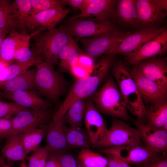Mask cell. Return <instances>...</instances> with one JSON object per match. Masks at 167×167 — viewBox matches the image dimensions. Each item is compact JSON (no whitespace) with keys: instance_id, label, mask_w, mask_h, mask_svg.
Returning <instances> with one entry per match:
<instances>
[{"instance_id":"27","label":"cell","mask_w":167,"mask_h":167,"mask_svg":"<svg viewBox=\"0 0 167 167\" xmlns=\"http://www.w3.org/2000/svg\"><path fill=\"white\" fill-rule=\"evenodd\" d=\"M3 146L2 153L9 161H23L25 154L20 133L8 137Z\"/></svg>"},{"instance_id":"51","label":"cell","mask_w":167,"mask_h":167,"mask_svg":"<svg viewBox=\"0 0 167 167\" xmlns=\"http://www.w3.org/2000/svg\"><path fill=\"white\" fill-rule=\"evenodd\" d=\"M20 167H28L27 165L24 161H22Z\"/></svg>"},{"instance_id":"29","label":"cell","mask_w":167,"mask_h":167,"mask_svg":"<svg viewBox=\"0 0 167 167\" xmlns=\"http://www.w3.org/2000/svg\"><path fill=\"white\" fill-rule=\"evenodd\" d=\"M66 139L68 148H90L91 143L86 131L81 127H66Z\"/></svg>"},{"instance_id":"43","label":"cell","mask_w":167,"mask_h":167,"mask_svg":"<svg viewBox=\"0 0 167 167\" xmlns=\"http://www.w3.org/2000/svg\"><path fill=\"white\" fill-rule=\"evenodd\" d=\"M69 72L77 80L87 78L90 74L84 69L77 65L72 67Z\"/></svg>"},{"instance_id":"49","label":"cell","mask_w":167,"mask_h":167,"mask_svg":"<svg viewBox=\"0 0 167 167\" xmlns=\"http://www.w3.org/2000/svg\"><path fill=\"white\" fill-rule=\"evenodd\" d=\"M6 36V35H5L0 36V50L2 43L3 40L5 38V36Z\"/></svg>"},{"instance_id":"2","label":"cell","mask_w":167,"mask_h":167,"mask_svg":"<svg viewBox=\"0 0 167 167\" xmlns=\"http://www.w3.org/2000/svg\"><path fill=\"white\" fill-rule=\"evenodd\" d=\"M113 75L127 109L144 122L146 108L136 84L128 69L121 62L114 65Z\"/></svg>"},{"instance_id":"33","label":"cell","mask_w":167,"mask_h":167,"mask_svg":"<svg viewBox=\"0 0 167 167\" xmlns=\"http://www.w3.org/2000/svg\"><path fill=\"white\" fill-rule=\"evenodd\" d=\"M37 31L31 35L25 33L18 44L14 57V60L16 62L26 63L36 58L30 49L29 43L31 37L38 34Z\"/></svg>"},{"instance_id":"39","label":"cell","mask_w":167,"mask_h":167,"mask_svg":"<svg viewBox=\"0 0 167 167\" xmlns=\"http://www.w3.org/2000/svg\"><path fill=\"white\" fill-rule=\"evenodd\" d=\"M62 167H77L76 159L66 151L54 153Z\"/></svg>"},{"instance_id":"15","label":"cell","mask_w":167,"mask_h":167,"mask_svg":"<svg viewBox=\"0 0 167 167\" xmlns=\"http://www.w3.org/2000/svg\"><path fill=\"white\" fill-rule=\"evenodd\" d=\"M145 147L152 151L167 152V131L148 126L138 120H133Z\"/></svg>"},{"instance_id":"46","label":"cell","mask_w":167,"mask_h":167,"mask_svg":"<svg viewBox=\"0 0 167 167\" xmlns=\"http://www.w3.org/2000/svg\"><path fill=\"white\" fill-rule=\"evenodd\" d=\"M8 66L0 61V81L3 76L5 70Z\"/></svg>"},{"instance_id":"30","label":"cell","mask_w":167,"mask_h":167,"mask_svg":"<svg viewBox=\"0 0 167 167\" xmlns=\"http://www.w3.org/2000/svg\"><path fill=\"white\" fill-rule=\"evenodd\" d=\"M46 127L32 128L20 133L26 155L39 147L45 136Z\"/></svg>"},{"instance_id":"5","label":"cell","mask_w":167,"mask_h":167,"mask_svg":"<svg viewBox=\"0 0 167 167\" xmlns=\"http://www.w3.org/2000/svg\"><path fill=\"white\" fill-rule=\"evenodd\" d=\"M36 66L35 84L37 93L53 102H56L66 90V79L42 60Z\"/></svg>"},{"instance_id":"37","label":"cell","mask_w":167,"mask_h":167,"mask_svg":"<svg viewBox=\"0 0 167 167\" xmlns=\"http://www.w3.org/2000/svg\"><path fill=\"white\" fill-rule=\"evenodd\" d=\"M26 109L27 108L14 102H7L0 100V118L11 119L13 115Z\"/></svg>"},{"instance_id":"7","label":"cell","mask_w":167,"mask_h":167,"mask_svg":"<svg viewBox=\"0 0 167 167\" xmlns=\"http://www.w3.org/2000/svg\"><path fill=\"white\" fill-rule=\"evenodd\" d=\"M49 108L39 110L26 109L15 114L11 118L12 128L7 138L29 129L46 127L54 114Z\"/></svg>"},{"instance_id":"18","label":"cell","mask_w":167,"mask_h":167,"mask_svg":"<svg viewBox=\"0 0 167 167\" xmlns=\"http://www.w3.org/2000/svg\"><path fill=\"white\" fill-rule=\"evenodd\" d=\"M65 115L52 120L47 126L45 136L49 153L66 151L68 149L66 139Z\"/></svg>"},{"instance_id":"9","label":"cell","mask_w":167,"mask_h":167,"mask_svg":"<svg viewBox=\"0 0 167 167\" xmlns=\"http://www.w3.org/2000/svg\"><path fill=\"white\" fill-rule=\"evenodd\" d=\"M166 29L165 27L146 28L131 33L105 54L112 57L121 54L129 59L143 44L155 38Z\"/></svg>"},{"instance_id":"25","label":"cell","mask_w":167,"mask_h":167,"mask_svg":"<svg viewBox=\"0 0 167 167\" xmlns=\"http://www.w3.org/2000/svg\"><path fill=\"white\" fill-rule=\"evenodd\" d=\"M25 32V29L20 33L12 30L4 39L0 50V61L7 66L12 64L18 45Z\"/></svg>"},{"instance_id":"13","label":"cell","mask_w":167,"mask_h":167,"mask_svg":"<svg viewBox=\"0 0 167 167\" xmlns=\"http://www.w3.org/2000/svg\"><path fill=\"white\" fill-rule=\"evenodd\" d=\"M137 7L139 24L143 25L158 23L167 15L166 0H138Z\"/></svg>"},{"instance_id":"28","label":"cell","mask_w":167,"mask_h":167,"mask_svg":"<svg viewBox=\"0 0 167 167\" xmlns=\"http://www.w3.org/2000/svg\"><path fill=\"white\" fill-rule=\"evenodd\" d=\"M167 121V101H164L151 104L146 109L144 123L156 128L161 129Z\"/></svg>"},{"instance_id":"47","label":"cell","mask_w":167,"mask_h":167,"mask_svg":"<svg viewBox=\"0 0 167 167\" xmlns=\"http://www.w3.org/2000/svg\"><path fill=\"white\" fill-rule=\"evenodd\" d=\"M11 31L6 29L0 28V36L2 35H6L9 33Z\"/></svg>"},{"instance_id":"16","label":"cell","mask_w":167,"mask_h":167,"mask_svg":"<svg viewBox=\"0 0 167 167\" xmlns=\"http://www.w3.org/2000/svg\"><path fill=\"white\" fill-rule=\"evenodd\" d=\"M136 65L135 68L139 72L167 93V64L165 60L153 58Z\"/></svg>"},{"instance_id":"8","label":"cell","mask_w":167,"mask_h":167,"mask_svg":"<svg viewBox=\"0 0 167 167\" xmlns=\"http://www.w3.org/2000/svg\"><path fill=\"white\" fill-rule=\"evenodd\" d=\"M66 27L71 35L79 39L98 37L118 31L110 21L95 18L87 20H68Z\"/></svg>"},{"instance_id":"19","label":"cell","mask_w":167,"mask_h":167,"mask_svg":"<svg viewBox=\"0 0 167 167\" xmlns=\"http://www.w3.org/2000/svg\"><path fill=\"white\" fill-rule=\"evenodd\" d=\"M167 49L166 29L156 37L143 44L136 53L128 59L130 64L136 65L146 60L161 55Z\"/></svg>"},{"instance_id":"21","label":"cell","mask_w":167,"mask_h":167,"mask_svg":"<svg viewBox=\"0 0 167 167\" xmlns=\"http://www.w3.org/2000/svg\"><path fill=\"white\" fill-rule=\"evenodd\" d=\"M116 2L114 0H92L84 11L73 16L68 20L93 16L100 20L109 21L115 16Z\"/></svg>"},{"instance_id":"41","label":"cell","mask_w":167,"mask_h":167,"mask_svg":"<svg viewBox=\"0 0 167 167\" xmlns=\"http://www.w3.org/2000/svg\"><path fill=\"white\" fill-rule=\"evenodd\" d=\"M94 60L90 57L83 53L80 55L77 65L90 74L95 64Z\"/></svg>"},{"instance_id":"10","label":"cell","mask_w":167,"mask_h":167,"mask_svg":"<svg viewBox=\"0 0 167 167\" xmlns=\"http://www.w3.org/2000/svg\"><path fill=\"white\" fill-rule=\"evenodd\" d=\"M99 151L111 155L131 165L147 162L159 157L162 153L150 150L143 145H126L100 148Z\"/></svg>"},{"instance_id":"36","label":"cell","mask_w":167,"mask_h":167,"mask_svg":"<svg viewBox=\"0 0 167 167\" xmlns=\"http://www.w3.org/2000/svg\"><path fill=\"white\" fill-rule=\"evenodd\" d=\"M31 2L32 9L29 16H33L45 10L63 6L60 0H31Z\"/></svg>"},{"instance_id":"40","label":"cell","mask_w":167,"mask_h":167,"mask_svg":"<svg viewBox=\"0 0 167 167\" xmlns=\"http://www.w3.org/2000/svg\"><path fill=\"white\" fill-rule=\"evenodd\" d=\"M135 167H167V153L152 160L135 165Z\"/></svg>"},{"instance_id":"23","label":"cell","mask_w":167,"mask_h":167,"mask_svg":"<svg viewBox=\"0 0 167 167\" xmlns=\"http://www.w3.org/2000/svg\"><path fill=\"white\" fill-rule=\"evenodd\" d=\"M0 28L10 31L18 29H25L20 22L15 5L6 0H0Z\"/></svg>"},{"instance_id":"35","label":"cell","mask_w":167,"mask_h":167,"mask_svg":"<svg viewBox=\"0 0 167 167\" xmlns=\"http://www.w3.org/2000/svg\"><path fill=\"white\" fill-rule=\"evenodd\" d=\"M49 152L46 145L39 147L33 151L28 159V167H45Z\"/></svg>"},{"instance_id":"20","label":"cell","mask_w":167,"mask_h":167,"mask_svg":"<svg viewBox=\"0 0 167 167\" xmlns=\"http://www.w3.org/2000/svg\"><path fill=\"white\" fill-rule=\"evenodd\" d=\"M1 95L3 98L12 101L21 106L33 110L45 109L51 106L49 103L33 90L1 93Z\"/></svg>"},{"instance_id":"52","label":"cell","mask_w":167,"mask_h":167,"mask_svg":"<svg viewBox=\"0 0 167 167\" xmlns=\"http://www.w3.org/2000/svg\"><path fill=\"white\" fill-rule=\"evenodd\" d=\"M2 159H3L1 158V156H0V166L1 165Z\"/></svg>"},{"instance_id":"3","label":"cell","mask_w":167,"mask_h":167,"mask_svg":"<svg viewBox=\"0 0 167 167\" xmlns=\"http://www.w3.org/2000/svg\"><path fill=\"white\" fill-rule=\"evenodd\" d=\"M90 97L100 112L125 121L132 120L119 89L112 77L108 78Z\"/></svg>"},{"instance_id":"1","label":"cell","mask_w":167,"mask_h":167,"mask_svg":"<svg viewBox=\"0 0 167 167\" xmlns=\"http://www.w3.org/2000/svg\"><path fill=\"white\" fill-rule=\"evenodd\" d=\"M113 57L106 55L95 63L92 72L85 78L77 80L58 110L53 120L64 115L67 109L74 101L85 99L92 96L106 77L112 65Z\"/></svg>"},{"instance_id":"38","label":"cell","mask_w":167,"mask_h":167,"mask_svg":"<svg viewBox=\"0 0 167 167\" xmlns=\"http://www.w3.org/2000/svg\"><path fill=\"white\" fill-rule=\"evenodd\" d=\"M14 2L19 20L24 26L25 23L29 16L31 10V0H15Z\"/></svg>"},{"instance_id":"31","label":"cell","mask_w":167,"mask_h":167,"mask_svg":"<svg viewBox=\"0 0 167 167\" xmlns=\"http://www.w3.org/2000/svg\"><path fill=\"white\" fill-rule=\"evenodd\" d=\"M85 99L77 100L69 106L65 115L66 123L70 126L81 127L86 109Z\"/></svg>"},{"instance_id":"42","label":"cell","mask_w":167,"mask_h":167,"mask_svg":"<svg viewBox=\"0 0 167 167\" xmlns=\"http://www.w3.org/2000/svg\"><path fill=\"white\" fill-rule=\"evenodd\" d=\"M12 126L11 118H0V139L7 138Z\"/></svg>"},{"instance_id":"11","label":"cell","mask_w":167,"mask_h":167,"mask_svg":"<svg viewBox=\"0 0 167 167\" xmlns=\"http://www.w3.org/2000/svg\"><path fill=\"white\" fill-rule=\"evenodd\" d=\"M84 117L85 130L89 137L91 147L97 148L108 130L106 123L90 97L87 98Z\"/></svg>"},{"instance_id":"50","label":"cell","mask_w":167,"mask_h":167,"mask_svg":"<svg viewBox=\"0 0 167 167\" xmlns=\"http://www.w3.org/2000/svg\"><path fill=\"white\" fill-rule=\"evenodd\" d=\"M1 167H11L10 165L6 164L5 162L2 159V161L1 164Z\"/></svg>"},{"instance_id":"4","label":"cell","mask_w":167,"mask_h":167,"mask_svg":"<svg viewBox=\"0 0 167 167\" xmlns=\"http://www.w3.org/2000/svg\"><path fill=\"white\" fill-rule=\"evenodd\" d=\"M72 36L66 26L48 31L34 38L36 56L53 67L58 63L59 54L64 46Z\"/></svg>"},{"instance_id":"22","label":"cell","mask_w":167,"mask_h":167,"mask_svg":"<svg viewBox=\"0 0 167 167\" xmlns=\"http://www.w3.org/2000/svg\"><path fill=\"white\" fill-rule=\"evenodd\" d=\"M35 74V69H30L11 79L0 82V91H2L1 93L33 90Z\"/></svg>"},{"instance_id":"17","label":"cell","mask_w":167,"mask_h":167,"mask_svg":"<svg viewBox=\"0 0 167 167\" xmlns=\"http://www.w3.org/2000/svg\"><path fill=\"white\" fill-rule=\"evenodd\" d=\"M128 70L143 101L147 103L153 104L166 100L167 93L163 91L157 84L144 76L135 67Z\"/></svg>"},{"instance_id":"34","label":"cell","mask_w":167,"mask_h":167,"mask_svg":"<svg viewBox=\"0 0 167 167\" xmlns=\"http://www.w3.org/2000/svg\"><path fill=\"white\" fill-rule=\"evenodd\" d=\"M42 60L40 58H37L26 63L16 62L11 64L6 68L2 78L0 82L4 81L11 79L28 70L31 66L36 65Z\"/></svg>"},{"instance_id":"14","label":"cell","mask_w":167,"mask_h":167,"mask_svg":"<svg viewBox=\"0 0 167 167\" xmlns=\"http://www.w3.org/2000/svg\"><path fill=\"white\" fill-rule=\"evenodd\" d=\"M70 10L60 7L41 11L33 16H29L24 26L30 29L39 27L40 32L50 30L55 27L70 12Z\"/></svg>"},{"instance_id":"12","label":"cell","mask_w":167,"mask_h":167,"mask_svg":"<svg viewBox=\"0 0 167 167\" xmlns=\"http://www.w3.org/2000/svg\"><path fill=\"white\" fill-rule=\"evenodd\" d=\"M131 33L117 31L101 36L80 39L84 54L94 59L105 54Z\"/></svg>"},{"instance_id":"48","label":"cell","mask_w":167,"mask_h":167,"mask_svg":"<svg viewBox=\"0 0 167 167\" xmlns=\"http://www.w3.org/2000/svg\"><path fill=\"white\" fill-rule=\"evenodd\" d=\"M77 167H86L78 159H76Z\"/></svg>"},{"instance_id":"26","label":"cell","mask_w":167,"mask_h":167,"mask_svg":"<svg viewBox=\"0 0 167 167\" xmlns=\"http://www.w3.org/2000/svg\"><path fill=\"white\" fill-rule=\"evenodd\" d=\"M115 16L121 22L126 24H139L137 0H116Z\"/></svg>"},{"instance_id":"45","label":"cell","mask_w":167,"mask_h":167,"mask_svg":"<svg viewBox=\"0 0 167 167\" xmlns=\"http://www.w3.org/2000/svg\"><path fill=\"white\" fill-rule=\"evenodd\" d=\"M45 167H62L56 156L53 154L49 153Z\"/></svg>"},{"instance_id":"53","label":"cell","mask_w":167,"mask_h":167,"mask_svg":"<svg viewBox=\"0 0 167 167\" xmlns=\"http://www.w3.org/2000/svg\"><path fill=\"white\" fill-rule=\"evenodd\" d=\"M1 166H0V167H1Z\"/></svg>"},{"instance_id":"6","label":"cell","mask_w":167,"mask_h":167,"mask_svg":"<svg viewBox=\"0 0 167 167\" xmlns=\"http://www.w3.org/2000/svg\"><path fill=\"white\" fill-rule=\"evenodd\" d=\"M142 145L137 129L130 126L123 120L114 118L110 127L97 148Z\"/></svg>"},{"instance_id":"44","label":"cell","mask_w":167,"mask_h":167,"mask_svg":"<svg viewBox=\"0 0 167 167\" xmlns=\"http://www.w3.org/2000/svg\"><path fill=\"white\" fill-rule=\"evenodd\" d=\"M60 1L63 6L67 5L73 8L79 9L81 12L83 11L84 0H62Z\"/></svg>"},{"instance_id":"24","label":"cell","mask_w":167,"mask_h":167,"mask_svg":"<svg viewBox=\"0 0 167 167\" xmlns=\"http://www.w3.org/2000/svg\"><path fill=\"white\" fill-rule=\"evenodd\" d=\"M83 52L79 47L72 36L60 52L58 59L61 71H70L71 69L77 64L79 58Z\"/></svg>"},{"instance_id":"32","label":"cell","mask_w":167,"mask_h":167,"mask_svg":"<svg viewBox=\"0 0 167 167\" xmlns=\"http://www.w3.org/2000/svg\"><path fill=\"white\" fill-rule=\"evenodd\" d=\"M78 159L86 167H107L106 157L95 152L90 148L80 149Z\"/></svg>"}]
</instances>
